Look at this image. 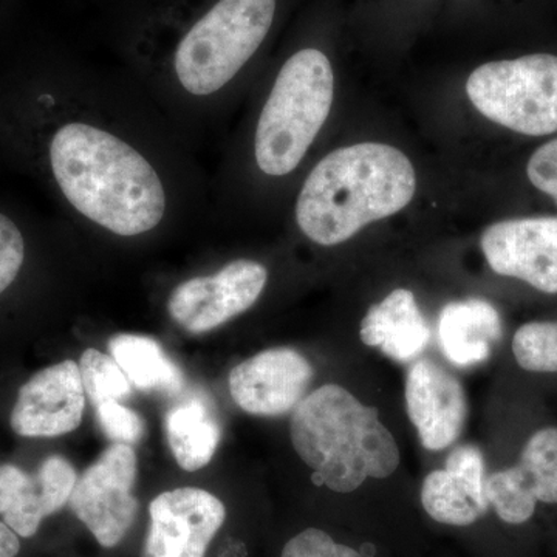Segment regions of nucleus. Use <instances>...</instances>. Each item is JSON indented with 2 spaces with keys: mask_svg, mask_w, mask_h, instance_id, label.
<instances>
[{
  "mask_svg": "<svg viewBox=\"0 0 557 557\" xmlns=\"http://www.w3.org/2000/svg\"><path fill=\"white\" fill-rule=\"evenodd\" d=\"M512 354L528 372L557 373V322H528L516 332Z\"/></svg>",
  "mask_w": 557,
  "mask_h": 557,
  "instance_id": "nucleus-22",
  "label": "nucleus"
},
{
  "mask_svg": "<svg viewBox=\"0 0 557 557\" xmlns=\"http://www.w3.org/2000/svg\"><path fill=\"white\" fill-rule=\"evenodd\" d=\"M509 482L541 504H557V428L534 432L516 467L504 469Z\"/></svg>",
  "mask_w": 557,
  "mask_h": 557,
  "instance_id": "nucleus-20",
  "label": "nucleus"
},
{
  "mask_svg": "<svg viewBox=\"0 0 557 557\" xmlns=\"http://www.w3.org/2000/svg\"><path fill=\"white\" fill-rule=\"evenodd\" d=\"M289 435L314 479L335 493H354L368 479H387L401 458L379 410L338 384H325L300 399Z\"/></svg>",
  "mask_w": 557,
  "mask_h": 557,
  "instance_id": "nucleus-4",
  "label": "nucleus"
},
{
  "mask_svg": "<svg viewBox=\"0 0 557 557\" xmlns=\"http://www.w3.org/2000/svg\"><path fill=\"white\" fill-rule=\"evenodd\" d=\"M502 319L487 300L449 302L440 313L438 338L443 354L460 368L482 364L502 339Z\"/></svg>",
  "mask_w": 557,
  "mask_h": 557,
  "instance_id": "nucleus-17",
  "label": "nucleus"
},
{
  "mask_svg": "<svg viewBox=\"0 0 557 557\" xmlns=\"http://www.w3.org/2000/svg\"><path fill=\"white\" fill-rule=\"evenodd\" d=\"M78 474L62 456L40 463L36 474L16 465H0V516L21 537H33L40 523L69 504Z\"/></svg>",
  "mask_w": 557,
  "mask_h": 557,
  "instance_id": "nucleus-13",
  "label": "nucleus"
},
{
  "mask_svg": "<svg viewBox=\"0 0 557 557\" xmlns=\"http://www.w3.org/2000/svg\"><path fill=\"white\" fill-rule=\"evenodd\" d=\"M276 0H215L172 47L166 64L135 84L183 138L211 123L273 27Z\"/></svg>",
  "mask_w": 557,
  "mask_h": 557,
  "instance_id": "nucleus-2",
  "label": "nucleus"
},
{
  "mask_svg": "<svg viewBox=\"0 0 557 557\" xmlns=\"http://www.w3.org/2000/svg\"><path fill=\"white\" fill-rule=\"evenodd\" d=\"M281 557H364L357 549L333 541L325 531L318 528L304 530L289 539Z\"/></svg>",
  "mask_w": 557,
  "mask_h": 557,
  "instance_id": "nucleus-25",
  "label": "nucleus"
},
{
  "mask_svg": "<svg viewBox=\"0 0 557 557\" xmlns=\"http://www.w3.org/2000/svg\"><path fill=\"white\" fill-rule=\"evenodd\" d=\"M109 351L138 391L166 395L182 392L185 384L182 370L156 339L124 333L109 341Z\"/></svg>",
  "mask_w": 557,
  "mask_h": 557,
  "instance_id": "nucleus-19",
  "label": "nucleus"
},
{
  "mask_svg": "<svg viewBox=\"0 0 557 557\" xmlns=\"http://www.w3.org/2000/svg\"><path fill=\"white\" fill-rule=\"evenodd\" d=\"M480 245L494 273L557 295V218L494 223L482 234Z\"/></svg>",
  "mask_w": 557,
  "mask_h": 557,
  "instance_id": "nucleus-10",
  "label": "nucleus"
},
{
  "mask_svg": "<svg viewBox=\"0 0 557 557\" xmlns=\"http://www.w3.org/2000/svg\"><path fill=\"white\" fill-rule=\"evenodd\" d=\"M416 189V170L394 146L361 143L336 149L304 180L296 225L313 244L335 247L408 207Z\"/></svg>",
  "mask_w": 557,
  "mask_h": 557,
  "instance_id": "nucleus-3",
  "label": "nucleus"
},
{
  "mask_svg": "<svg viewBox=\"0 0 557 557\" xmlns=\"http://www.w3.org/2000/svg\"><path fill=\"white\" fill-rule=\"evenodd\" d=\"M86 392L72 359L39 370L20 388L10 423L21 437L53 438L79 428Z\"/></svg>",
  "mask_w": 557,
  "mask_h": 557,
  "instance_id": "nucleus-11",
  "label": "nucleus"
},
{
  "mask_svg": "<svg viewBox=\"0 0 557 557\" xmlns=\"http://www.w3.org/2000/svg\"><path fill=\"white\" fill-rule=\"evenodd\" d=\"M485 461L479 448L460 446L449 454L445 469L431 472L421 486L424 511L438 523L468 527L490 508Z\"/></svg>",
  "mask_w": 557,
  "mask_h": 557,
  "instance_id": "nucleus-15",
  "label": "nucleus"
},
{
  "mask_svg": "<svg viewBox=\"0 0 557 557\" xmlns=\"http://www.w3.org/2000/svg\"><path fill=\"white\" fill-rule=\"evenodd\" d=\"M527 174L539 190L548 194L557 203V138L533 153L528 161Z\"/></svg>",
  "mask_w": 557,
  "mask_h": 557,
  "instance_id": "nucleus-26",
  "label": "nucleus"
},
{
  "mask_svg": "<svg viewBox=\"0 0 557 557\" xmlns=\"http://www.w3.org/2000/svg\"><path fill=\"white\" fill-rule=\"evenodd\" d=\"M359 336L366 346L379 347L394 361L409 362L426 348L431 329L418 309L413 293L397 288L370 307L362 319Z\"/></svg>",
  "mask_w": 557,
  "mask_h": 557,
  "instance_id": "nucleus-16",
  "label": "nucleus"
},
{
  "mask_svg": "<svg viewBox=\"0 0 557 557\" xmlns=\"http://www.w3.org/2000/svg\"><path fill=\"white\" fill-rule=\"evenodd\" d=\"M406 406L421 445L429 450L449 448L460 437L468 417L460 381L429 359H420L409 370Z\"/></svg>",
  "mask_w": 557,
  "mask_h": 557,
  "instance_id": "nucleus-14",
  "label": "nucleus"
},
{
  "mask_svg": "<svg viewBox=\"0 0 557 557\" xmlns=\"http://www.w3.org/2000/svg\"><path fill=\"white\" fill-rule=\"evenodd\" d=\"M27 245L16 222L0 212V296L16 282L24 267Z\"/></svg>",
  "mask_w": 557,
  "mask_h": 557,
  "instance_id": "nucleus-24",
  "label": "nucleus"
},
{
  "mask_svg": "<svg viewBox=\"0 0 557 557\" xmlns=\"http://www.w3.org/2000/svg\"><path fill=\"white\" fill-rule=\"evenodd\" d=\"M65 86L44 138V163L67 211L131 240L199 209L200 178L185 138L134 83Z\"/></svg>",
  "mask_w": 557,
  "mask_h": 557,
  "instance_id": "nucleus-1",
  "label": "nucleus"
},
{
  "mask_svg": "<svg viewBox=\"0 0 557 557\" xmlns=\"http://www.w3.org/2000/svg\"><path fill=\"white\" fill-rule=\"evenodd\" d=\"M313 375L309 359L299 351L270 348L231 370L230 394L251 416H284L299 405Z\"/></svg>",
  "mask_w": 557,
  "mask_h": 557,
  "instance_id": "nucleus-12",
  "label": "nucleus"
},
{
  "mask_svg": "<svg viewBox=\"0 0 557 557\" xmlns=\"http://www.w3.org/2000/svg\"><path fill=\"white\" fill-rule=\"evenodd\" d=\"M81 379L84 392L95 408L108 401H121L129 397L132 384L119 362L97 348H87L81 355Z\"/></svg>",
  "mask_w": 557,
  "mask_h": 557,
  "instance_id": "nucleus-21",
  "label": "nucleus"
},
{
  "mask_svg": "<svg viewBox=\"0 0 557 557\" xmlns=\"http://www.w3.org/2000/svg\"><path fill=\"white\" fill-rule=\"evenodd\" d=\"M164 428L178 467L189 472L207 467L222 438L214 410L207 398L197 394L172 406Z\"/></svg>",
  "mask_w": 557,
  "mask_h": 557,
  "instance_id": "nucleus-18",
  "label": "nucleus"
},
{
  "mask_svg": "<svg viewBox=\"0 0 557 557\" xmlns=\"http://www.w3.org/2000/svg\"><path fill=\"white\" fill-rule=\"evenodd\" d=\"M141 557H205L226 519L220 498L200 487L166 491L150 502Z\"/></svg>",
  "mask_w": 557,
  "mask_h": 557,
  "instance_id": "nucleus-9",
  "label": "nucleus"
},
{
  "mask_svg": "<svg viewBox=\"0 0 557 557\" xmlns=\"http://www.w3.org/2000/svg\"><path fill=\"white\" fill-rule=\"evenodd\" d=\"M20 552V537L5 522H0V557H16Z\"/></svg>",
  "mask_w": 557,
  "mask_h": 557,
  "instance_id": "nucleus-27",
  "label": "nucleus"
},
{
  "mask_svg": "<svg viewBox=\"0 0 557 557\" xmlns=\"http://www.w3.org/2000/svg\"><path fill=\"white\" fill-rule=\"evenodd\" d=\"M137 454L132 446L113 443L76 480L69 505L98 544L113 548L137 518Z\"/></svg>",
  "mask_w": 557,
  "mask_h": 557,
  "instance_id": "nucleus-8",
  "label": "nucleus"
},
{
  "mask_svg": "<svg viewBox=\"0 0 557 557\" xmlns=\"http://www.w3.org/2000/svg\"><path fill=\"white\" fill-rule=\"evenodd\" d=\"M269 284V270L252 259H234L214 273L180 282L168 298L172 321L193 335L222 327L251 309Z\"/></svg>",
  "mask_w": 557,
  "mask_h": 557,
  "instance_id": "nucleus-7",
  "label": "nucleus"
},
{
  "mask_svg": "<svg viewBox=\"0 0 557 557\" xmlns=\"http://www.w3.org/2000/svg\"><path fill=\"white\" fill-rule=\"evenodd\" d=\"M469 100L487 120L542 137L557 132V57L528 54L480 65L469 75Z\"/></svg>",
  "mask_w": 557,
  "mask_h": 557,
  "instance_id": "nucleus-6",
  "label": "nucleus"
},
{
  "mask_svg": "<svg viewBox=\"0 0 557 557\" xmlns=\"http://www.w3.org/2000/svg\"><path fill=\"white\" fill-rule=\"evenodd\" d=\"M97 420L106 437L121 445H137L145 437L143 418L120 401H108L97 406Z\"/></svg>",
  "mask_w": 557,
  "mask_h": 557,
  "instance_id": "nucleus-23",
  "label": "nucleus"
},
{
  "mask_svg": "<svg viewBox=\"0 0 557 557\" xmlns=\"http://www.w3.org/2000/svg\"><path fill=\"white\" fill-rule=\"evenodd\" d=\"M333 98L335 75L321 50H298L282 64L252 134L260 174L284 178L298 170L332 112Z\"/></svg>",
  "mask_w": 557,
  "mask_h": 557,
  "instance_id": "nucleus-5",
  "label": "nucleus"
}]
</instances>
